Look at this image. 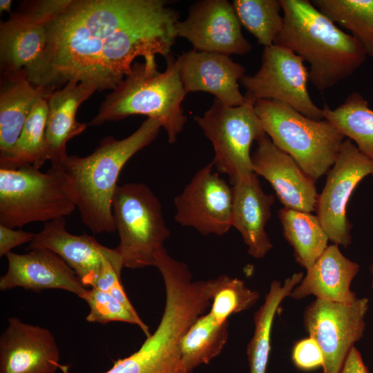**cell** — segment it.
Wrapping results in <instances>:
<instances>
[{
  "mask_svg": "<svg viewBox=\"0 0 373 373\" xmlns=\"http://www.w3.org/2000/svg\"><path fill=\"white\" fill-rule=\"evenodd\" d=\"M178 13L163 0H69L48 23L47 86L69 81L115 89L133 61L157 68L177 36Z\"/></svg>",
  "mask_w": 373,
  "mask_h": 373,
  "instance_id": "6da1fadb",
  "label": "cell"
},
{
  "mask_svg": "<svg viewBox=\"0 0 373 373\" xmlns=\"http://www.w3.org/2000/svg\"><path fill=\"white\" fill-rule=\"evenodd\" d=\"M157 268L166 291L158 326L136 352L117 360L104 373H189L180 341L191 325L211 306L207 282L193 280L188 266L172 257L162 258ZM69 368L61 364L59 373H70Z\"/></svg>",
  "mask_w": 373,
  "mask_h": 373,
  "instance_id": "7a4b0ae2",
  "label": "cell"
},
{
  "mask_svg": "<svg viewBox=\"0 0 373 373\" xmlns=\"http://www.w3.org/2000/svg\"><path fill=\"white\" fill-rule=\"evenodd\" d=\"M283 27L274 44L309 64V82L323 91L352 75L365 61L362 45L308 0H280Z\"/></svg>",
  "mask_w": 373,
  "mask_h": 373,
  "instance_id": "3957f363",
  "label": "cell"
},
{
  "mask_svg": "<svg viewBox=\"0 0 373 373\" xmlns=\"http://www.w3.org/2000/svg\"><path fill=\"white\" fill-rule=\"evenodd\" d=\"M162 122L148 118L128 137L103 138L85 157L68 155L60 166L68 176L82 222L94 233L116 231L112 200L126 162L157 137Z\"/></svg>",
  "mask_w": 373,
  "mask_h": 373,
  "instance_id": "277c9868",
  "label": "cell"
},
{
  "mask_svg": "<svg viewBox=\"0 0 373 373\" xmlns=\"http://www.w3.org/2000/svg\"><path fill=\"white\" fill-rule=\"evenodd\" d=\"M162 73L144 62L133 63L123 81L102 102L88 125L97 126L133 115L160 120L166 132L168 142L174 143L187 120L182 107L186 95L177 59L166 58Z\"/></svg>",
  "mask_w": 373,
  "mask_h": 373,
  "instance_id": "5b68a950",
  "label": "cell"
},
{
  "mask_svg": "<svg viewBox=\"0 0 373 373\" xmlns=\"http://www.w3.org/2000/svg\"><path fill=\"white\" fill-rule=\"evenodd\" d=\"M77 208L71 183L62 168L45 173L30 164L0 167V224L22 227L71 214Z\"/></svg>",
  "mask_w": 373,
  "mask_h": 373,
  "instance_id": "8992f818",
  "label": "cell"
},
{
  "mask_svg": "<svg viewBox=\"0 0 373 373\" xmlns=\"http://www.w3.org/2000/svg\"><path fill=\"white\" fill-rule=\"evenodd\" d=\"M254 108L274 145L314 181L333 166L345 137L329 121L309 118L272 100L257 101Z\"/></svg>",
  "mask_w": 373,
  "mask_h": 373,
  "instance_id": "52a82bcc",
  "label": "cell"
},
{
  "mask_svg": "<svg viewBox=\"0 0 373 373\" xmlns=\"http://www.w3.org/2000/svg\"><path fill=\"white\" fill-rule=\"evenodd\" d=\"M112 211L119 238L115 248L124 267L155 266V256L170 236L160 200L143 183L117 185Z\"/></svg>",
  "mask_w": 373,
  "mask_h": 373,
  "instance_id": "ba28073f",
  "label": "cell"
},
{
  "mask_svg": "<svg viewBox=\"0 0 373 373\" xmlns=\"http://www.w3.org/2000/svg\"><path fill=\"white\" fill-rule=\"evenodd\" d=\"M68 2L69 0L26 2L7 21L1 22V76L25 71L33 85L47 91V25Z\"/></svg>",
  "mask_w": 373,
  "mask_h": 373,
  "instance_id": "9c48e42d",
  "label": "cell"
},
{
  "mask_svg": "<svg viewBox=\"0 0 373 373\" xmlns=\"http://www.w3.org/2000/svg\"><path fill=\"white\" fill-rule=\"evenodd\" d=\"M194 119L213 144L211 163L218 173L227 175L231 184L255 173L250 149L266 133L254 104L229 106L214 98L210 108Z\"/></svg>",
  "mask_w": 373,
  "mask_h": 373,
  "instance_id": "30bf717a",
  "label": "cell"
},
{
  "mask_svg": "<svg viewBox=\"0 0 373 373\" xmlns=\"http://www.w3.org/2000/svg\"><path fill=\"white\" fill-rule=\"evenodd\" d=\"M308 82L309 71L304 61L291 50L276 44L264 47L259 70L240 80L247 102L254 105L259 100L276 101L309 118L323 119V109L309 95Z\"/></svg>",
  "mask_w": 373,
  "mask_h": 373,
  "instance_id": "8fae6325",
  "label": "cell"
},
{
  "mask_svg": "<svg viewBox=\"0 0 373 373\" xmlns=\"http://www.w3.org/2000/svg\"><path fill=\"white\" fill-rule=\"evenodd\" d=\"M369 307L367 298L345 303L316 299L303 314L309 336L320 346L323 373H339L354 344L363 337Z\"/></svg>",
  "mask_w": 373,
  "mask_h": 373,
  "instance_id": "7c38bea8",
  "label": "cell"
},
{
  "mask_svg": "<svg viewBox=\"0 0 373 373\" xmlns=\"http://www.w3.org/2000/svg\"><path fill=\"white\" fill-rule=\"evenodd\" d=\"M368 175L373 176V160L350 140H344L316 207L323 228L335 245L347 247L352 242L347 208L355 188Z\"/></svg>",
  "mask_w": 373,
  "mask_h": 373,
  "instance_id": "4fadbf2b",
  "label": "cell"
},
{
  "mask_svg": "<svg viewBox=\"0 0 373 373\" xmlns=\"http://www.w3.org/2000/svg\"><path fill=\"white\" fill-rule=\"evenodd\" d=\"M212 163L200 169L174 199V220L204 236H222L232 227L233 190Z\"/></svg>",
  "mask_w": 373,
  "mask_h": 373,
  "instance_id": "5bb4252c",
  "label": "cell"
},
{
  "mask_svg": "<svg viewBox=\"0 0 373 373\" xmlns=\"http://www.w3.org/2000/svg\"><path fill=\"white\" fill-rule=\"evenodd\" d=\"M175 28L177 36L186 39L195 50L243 55L252 49L232 3L227 0L195 2L186 19L178 21Z\"/></svg>",
  "mask_w": 373,
  "mask_h": 373,
  "instance_id": "9a60e30c",
  "label": "cell"
},
{
  "mask_svg": "<svg viewBox=\"0 0 373 373\" xmlns=\"http://www.w3.org/2000/svg\"><path fill=\"white\" fill-rule=\"evenodd\" d=\"M60 352L55 338L46 327L7 320L0 336V373H56Z\"/></svg>",
  "mask_w": 373,
  "mask_h": 373,
  "instance_id": "2e32d148",
  "label": "cell"
},
{
  "mask_svg": "<svg viewBox=\"0 0 373 373\" xmlns=\"http://www.w3.org/2000/svg\"><path fill=\"white\" fill-rule=\"evenodd\" d=\"M38 248L48 249L60 256L76 272L85 287L95 286L105 260L124 267L115 248H108L86 233H69L66 229L65 218L45 222L28 247V250Z\"/></svg>",
  "mask_w": 373,
  "mask_h": 373,
  "instance_id": "e0dca14e",
  "label": "cell"
},
{
  "mask_svg": "<svg viewBox=\"0 0 373 373\" xmlns=\"http://www.w3.org/2000/svg\"><path fill=\"white\" fill-rule=\"evenodd\" d=\"M256 142L251 155L255 173L270 183L285 208L307 213L316 211L318 194L315 181L267 134Z\"/></svg>",
  "mask_w": 373,
  "mask_h": 373,
  "instance_id": "ac0fdd59",
  "label": "cell"
},
{
  "mask_svg": "<svg viewBox=\"0 0 373 373\" xmlns=\"http://www.w3.org/2000/svg\"><path fill=\"white\" fill-rule=\"evenodd\" d=\"M8 269L0 278V289L16 287L39 292L57 289L83 299L87 288L76 272L57 254L46 249H34L24 254L9 252Z\"/></svg>",
  "mask_w": 373,
  "mask_h": 373,
  "instance_id": "d6986e66",
  "label": "cell"
},
{
  "mask_svg": "<svg viewBox=\"0 0 373 373\" xmlns=\"http://www.w3.org/2000/svg\"><path fill=\"white\" fill-rule=\"evenodd\" d=\"M176 59L186 93H209L229 106H240L246 102L238 84L245 68L229 55L193 49Z\"/></svg>",
  "mask_w": 373,
  "mask_h": 373,
  "instance_id": "ffe728a7",
  "label": "cell"
},
{
  "mask_svg": "<svg viewBox=\"0 0 373 373\" xmlns=\"http://www.w3.org/2000/svg\"><path fill=\"white\" fill-rule=\"evenodd\" d=\"M231 186L232 227L241 234L248 253L255 258H263L273 247L265 226L274 197L263 191L255 173L236 180Z\"/></svg>",
  "mask_w": 373,
  "mask_h": 373,
  "instance_id": "44dd1931",
  "label": "cell"
},
{
  "mask_svg": "<svg viewBox=\"0 0 373 373\" xmlns=\"http://www.w3.org/2000/svg\"><path fill=\"white\" fill-rule=\"evenodd\" d=\"M95 91L88 84L72 80L46 97L48 108L46 141L51 165H59L68 157L67 142L86 128V124L77 121L76 114Z\"/></svg>",
  "mask_w": 373,
  "mask_h": 373,
  "instance_id": "7402d4cb",
  "label": "cell"
},
{
  "mask_svg": "<svg viewBox=\"0 0 373 373\" xmlns=\"http://www.w3.org/2000/svg\"><path fill=\"white\" fill-rule=\"evenodd\" d=\"M360 265L345 257L338 245L327 247L314 265L307 270L301 282L291 291L295 300L314 295L316 299L349 303L357 298L350 285Z\"/></svg>",
  "mask_w": 373,
  "mask_h": 373,
  "instance_id": "603a6c76",
  "label": "cell"
},
{
  "mask_svg": "<svg viewBox=\"0 0 373 373\" xmlns=\"http://www.w3.org/2000/svg\"><path fill=\"white\" fill-rule=\"evenodd\" d=\"M1 77L0 155L12 148L36 102L50 93L33 85L25 71Z\"/></svg>",
  "mask_w": 373,
  "mask_h": 373,
  "instance_id": "cb8c5ba5",
  "label": "cell"
},
{
  "mask_svg": "<svg viewBox=\"0 0 373 373\" xmlns=\"http://www.w3.org/2000/svg\"><path fill=\"white\" fill-rule=\"evenodd\" d=\"M303 277V273L299 272L285 279L283 285L278 280L271 282L264 303L254 315V332L247 347L249 373H267L271 333L276 312Z\"/></svg>",
  "mask_w": 373,
  "mask_h": 373,
  "instance_id": "d4e9b609",
  "label": "cell"
},
{
  "mask_svg": "<svg viewBox=\"0 0 373 373\" xmlns=\"http://www.w3.org/2000/svg\"><path fill=\"white\" fill-rule=\"evenodd\" d=\"M278 217L296 262L307 270L310 269L329 240L317 216L284 207L279 210Z\"/></svg>",
  "mask_w": 373,
  "mask_h": 373,
  "instance_id": "484cf974",
  "label": "cell"
},
{
  "mask_svg": "<svg viewBox=\"0 0 373 373\" xmlns=\"http://www.w3.org/2000/svg\"><path fill=\"white\" fill-rule=\"evenodd\" d=\"M322 109L324 119L373 160V110L365 98L358 92H352L335 108L325 103Z\"/></svg>",
  "mask_w": 373,
  "mask_h": 373,
  "instance_id": "4316f807",
  "label": "cell"
},
{
  "mask_svg": "<svg viewBox=\"0 0 373 373\" xmlns=\"http://www.w3.org/2000/svg\"><path fill=\"white\" fill-rule=\"evenodd\" d=\"M229 336L228 321L218 323L209 312L199 316L180 341L182 361L189 373L220 354Z\"/></svg>",
  "mask_w": 373,
  "mask_h": 373,
  "instance_id": "83f0119b",
  "label": "cell"
},
{
  "mask_svg": "<svg viewBox=\"0 0 373 373\" xmlns=\"http://www.w3.org/2000/svg\"><path fill=\"white\" fill-rule=\"evenodd\" d=\"M48 111L46 98L39 99L15 145L8 152L0 155V167L15 168L30 164L40 169L48 160L46 141Z\"/></svg>",
  "mask_w": 373,
  "mask_h": 373,
  "instance_id": "f1b7e54d",
  "label": "cell"
},
{
  "mask_svg": "<svg viewBox=\"0 0 373 373\" xmlns=\"http://www.w3.org/2000/svg\"><path fill=\"white\" fill-rule=\"evenodd\" d=\"M335 23L348 30L373 57V0H312Z\"/></svg>",
  "mask_w": 373,
  "mask_h": 373,
  "instance_id": "f546056e",
  "label": "cell"
},
{
  "mask_svg": "<svg viewBox=\"0 0 373 373\" xmlns=\"http://www.w3.org/2000/svg\"><path fill=\"white\" fill-rule=\"evenodd\" d=\"M232 5L240 24L259 44H274L284 23L280 0H234Z\"/></svg>",
  "mask_w": 373,
  "mask_h": 373,
  "instance_id": "4dcf8cb0",
  "label": "cell"
},
{
  "mask_svg": "<svg viewBox=\"0 0 373 373\" xmlns=\"http://www.w3.org/2000/svg\"><path fill=\"white\" fill-rule=\"evenodd\" d=\"M207 285L211 300L209 313L219 323L250 309L260 298L259 292L249 289L243 280L226 275L207 280Z\"/></svg>",
  "mask_w": 373,
  "mask_h": 373,
  "instance_id": "1f68e13d",
  "label": "cell"
},
{
  "mask_svg": "<svg viewBox=\"0 0 373 373\" xmlns=\"http://www.w3.org/2000/svg\"><path fill=\"white\" fill-rule=\"evenodd\" d=\"M83 300L90 309L86 316V321L101 324L113 321L131 323L138 326L146 337L151 334L148 325L142 321L136 311L129 310L108 293L97 287H91L87 289Z\"/></svg>",
  "mask_w": 373,
  "mask_h": 373,
  "instance_id": "d6a6232c",
  "label": "cell"
},
{
  "mask_svg": "<svg viewBox=\"0 0 373 373\" xmlns=\"http://www.w3.org/2000/svg\"><path fill=\"white\" fill-rule=\"evenodd\" d=\"M122 268V266L105 260L93 287L108 293L129 310L135 312L136 310L128 300L121 283L120 274Z\"/></svg>",
  "mask_w": 373,
  "mask_h": 373,
  "instance_id": "836d02e7",
  "label": "cell"
},
{
  "mask_svg": "<svg viewBox=\"0 0 373 373\" xmlns=\"http://www.w3.org/2000/svg\"><path fill=\"white\" fill-rule=\"evenodd\" d=\"M291 360L294 365L303 371H312L323 367L324 357L318 343L312 337L297 341L291 350Z\"/></svg>",
  "mask_w": 373,
  "mask_h": 373,
  "instance_id": "e575fe53",
  "label": "cell"
},
{
  "mask_svg": "<svg viewBox=\"0 0 373 373\" xmlns=\"http://www.w3.org/2000/svg\"><path fill=\"white\" fill-rule=\"evenodd\" d=\"M35 233L15 230L0 224V256H6L17 246L33 240Z\"/></svg>",
  "mask_w": 373,
  "mask_h": 373,
  "instance_id": "d590c367",
  "label": "cell"
},
{
  "mask_svg": "<svg viewBox=\"0 0 373 373\" xmlns=\"http://www.w3.org/2000/svg\"><path fill=\"white\" fill-rule=\"evenodd\" d=\"M339 373H369L360 352L353 347Z\"/></svg>",
  "mask_w": 373,
  "mask_h": 373,
  "instance_id": "8d00e7d4",
  "label": "cell"
},
{
  "mask_svg": "<svg viewBox=\"0 0 373 373\" xmlns=\"http://www.w3.org/2000/svg\"><path fill=\"white\" fill-rule=\"evenodd\" d=\"M11 0H1L0 1V11L2 12H11Z\"/></svg>",
  "mask_w": 373,
  "mask_h": 373,
  "instance_id": "74e56055",
  "label": "cell"
},
{
  "mask_svg": "<svg viewBox=\"0 0 373 373\" xmlns=\"http://www.w3.org/2000/svg\"><path fill=\"white\" fill-rule=\"evenodd\" d=\"M369 271L371 276V287L373 288V261L370 265Z\"/></svg>",
  "mask_w": 373,
  "mask_h": 373,
  "instance_id": "f35d334b",
  "label": "cell"
},
{
  "mask_svg": "<svg viewBox=\"0 0 373 373\" xmlns=\"http://www.w3.org/2000/svg\"><path fill=\"white\" fill-rule=\"evenodd\" d=\"M322 373H323V372H322Z\"/></svg>",
  "mask_w": 373,
  "mask_h": 373,
  "instance_id": "ab89813d",
  "label": "cell"
}]
</instances>
